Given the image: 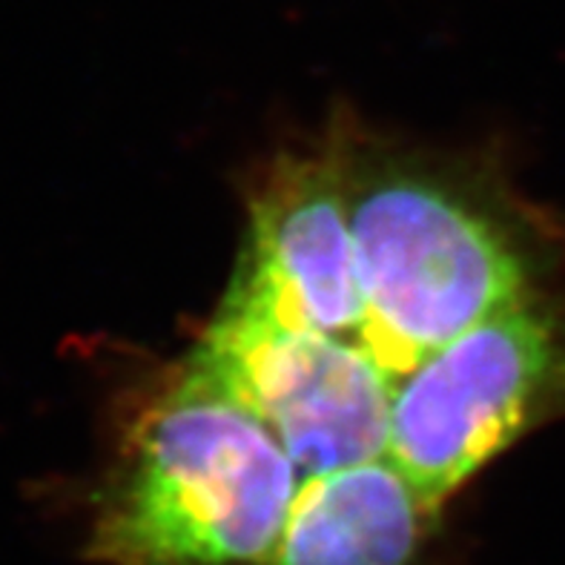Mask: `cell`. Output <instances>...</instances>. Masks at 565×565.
Listing matches in <instances>:
<instances>
[{
	"mask_svg": "<svg viewBox=\"0 0 565 565\" xmlns=\"http://www.w3.org/2000/svg\"><path fill=\"white\" fill-rule=\"evenodd\" d=\"M367 344L399 380L488 316L565 296V227L454 158L337 132Z\"/></svg>",
	"mask_w": 565,
	"mask_h": 565,
	"instance_id": "6da1fadb",
	"label": "cell"
},
{
	"mask_svg": "<svg viewBox=\"0 0 565 565\" xmlns=\"http://www.w3.org/2000/svg\"><path fill=\"white\" fill-rule=\"evenodd\" d=\"M305 477L193 359L143 408L95 502L98 565H267Z\"/></svg>",
	"mask_w": 565,
	"mask_h": 565,
	"instance_id": "7a4b0ae2",
	"label": "cell"
},
{
	"mask_svg": "<svg viewBox=\"0 0 565 565\" xmlns=\"http://www.w3.org/2000/svg\"><path fill=\"white\" fill-rule=\"evenodd\" d=\"M565 419V296L488 316L394 385L387 459L437 509L531 430Z\"/></svg>",
	"mask_w": 565,
	"mask_h": 565,
	"instance_id": "3957f363",
	"label": "cell"
},
{
	"mask_svg": "<svg viewBox=\"0 0 565 565\" xmlns=\"http://www.w3.org/2000/svg\"><path fill=\"white\" fill-rule=\"evenodd\" d=\"M186 359L273 430L305 480L387 457L396 376L367 344L285 322L227 287Z\"/></svg>",
	"mask_w": 565,
	"mask_h": 565,
	"instance_id": "277c9868",
	"label": "cell"
},
{
	"mask_svg": "<svg viewBox=\"0 0 565 565\" xmlns=\"http://www.w3.org/2000/svg\"><path fill=\"white\" fill-rule=\"evenodd\" d=\"M230 287L285 322L367 344L337 141L322 152L281 156L250 199V227ZM371 348V344H367Z\"/></svg>",
	"mask_w": 565,
	"mask_h": 565,
	"instance_id": "5b68a950",
	"label": "cell"
},
{
	"mask_svg": "<svg viewBox=\"0 0 565 565\" xmlns=\"http://www.w3.org/2000/svg\"><path fill=\"white\" fill-rule=\"evenodd\" d=\"M437 516L387 457L308 477L267 565H419Z\"/></svg>",
	"mask_w": 565,
	"mask_h": 565,
	"instance_id": "8992f818",
	"label": "cell"
}]
</instances>
